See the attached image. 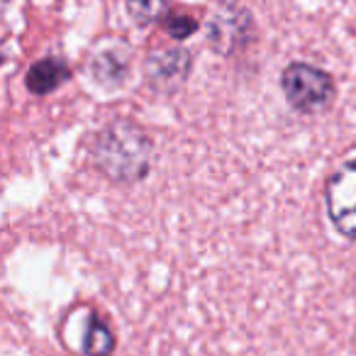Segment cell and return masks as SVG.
Listing matches in <instances>:
<instances>
[{
	"label": "cell",
	"mask_w": 356,
	"mask_h": 356,
	"mask_svg": "<svg viewBox=\"0 0 356 356\" xmlns=\"http://www.w3.org/2000/svg\"><path fill=\"white\" fill-rule=\"evenodd\" d=\"M98 166L118 181H132L149 166V139L129 122H115L103 129L95 144Z\"/></svg>",
	"instance_id": "cell-1"
},
{
	"label": "cell",
	"mask_w": 356,
	"mask_h": 356,
	"mask_svg": "<svg viewBox=\"0 0 356 356\" xmlns=\"http://www.w3.org/2000/svg\"><path fill=\"white\" fill-rule=\"evenodd\" d=\"M281 88L288 105L305 115L327 108L332 95H334L332 76L312 64H302V61H296V64H291L283 71Z\"/></svg>",
	"instance_id": "cell-2"
},
{
	"label": "cell",
	"mask_w": 356,
	"mask_h": 356,
	"mask_svg": "<svg viewBox=\"0 0 356 356\" xmlns=\"http://www.w3.org/2000/svg\"><path fill=\"white\" fill-rule=\"evenodd\" d=\"M325 203L337 232L346 239H356V159L332 173Z\"/></svg>",
	"instance_id": "cell-3"
},
{
	"label": "cell",
	"mask_w": 356,
	"mask_h": 356,
	"mask_svg": "<svg viewBox=\"0 0 356 356\" xmlns=\"http://www.w3.org/2000/svg\"><path fill=\"white\" fill-rule=\"evenodd\" d=\"M66 79H69V66L51 56V59H42L32 66L27 74V88L35 95H47L59 88V83H64Z\"/></svg>",
	"instance_id": "cell-4"
},
{
	"label": "cell",
	"mask_w": 356,
	"mask_h": 356,
	"mask_svg": "<svg viewBox=\"0 0 356 356\" xmlns=\"http://www.w3.org/2000/svg\"><path fill=\"white\" fill-rule=\"evenodd\" d=\"M191 66V56L184 49H171V51H161L156 59H149V79L156 86L173 83L176 76H186Z\"/></svg>",
	"instance_id": "cell-5"
},
{
	"label": "cell",
	"mask_w": 356,
	"mask_h": 356,
	"mask_svg": "<svg viewBox=\"0 0 356 356\" xmlns=\"http://www.w3.org/2000/svg\"><path fill=\"white\" fill-rule=\"evenodd\" d=\"M115 346H118V339H115V332L110 330L108 322L98 315L90 317L88 327H86V332H83L81 351H83L86 356H113Z\"/></svg>",
	"instance_id": "cell-6"
},
{
	"label": "cell",
	"mask_w": 356,
	"mask_h": 356,
	"mask_svg": "<svg viewBox=\"0 0 356 356\" xmlns=\"http://www.w3.org/2000/svg\"><path fill=\"white\" fill-rule=\"evenodd\" d=\"M168 0H127V10L139 25H152L166 13Z\"/></svg>",
	"instance_id": "cell-7"
},
{
	"label": "cell",
	"mask_w": 356,
	"mask_h": 356,
	"mask_svg": "<svg viewBox=\"0 0 356 356\" xmlns=\"http://www.w3.org/2000/svg\"><path fill=\"white\" fill-rule=\"evenodd\" d=\"M166 32L171 37H176V40H186V37H191L195 32V20L193 17H188V15H173V17H168L166 20Z\"/></svg>",
	"instance_id": "cell-8"
}]
</instances>
